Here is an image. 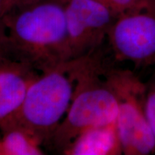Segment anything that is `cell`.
I'll list each match as a JSON object with an SVG mask.
<instances>
[{"label": "cell", "instance_id": "cell-11", "mask_svg": "<svg viewBox=\"0 0 155 155\" xmlns=\"http://www.w3.org/2000/svg\"><path fill=\"white\" fill-rule=\"evenodd\" d=\"M111 11L116 17L133 11L144 2V0H95Z\"/></svg>", "mask_w": 155, "mask_h": 155}, {"label": "cell", "instance_id": "cell-3", "mask_svg": "<svg viewBox=\"0 0 155 155\" xmlns=\"http://www.w3.org/2000/svg\"><path fill=\"white\" fill-rule=\"evenodd\" d=\"M74 88L71 61L40 72L28 88L18 111L7 124L24 129L42 146L48 145L68 110Z\"/></svg>", "mask_w": 155, "mask_h": 155}, {"label": "cell", "instance_id": "cell-5", "mask_svg": "<svg viewBox=\"0 0 155 155\" xmlns=\"http://www.w3.org/2000/svg\"><path fill=\"white\" fill-rule=\"evenodd\" d=\"M107 38L117 61L155 66V0H144L138 8L118 17Z\"/></svg>", "mask_w": 155, "mask_h": 155}, {"label": "cell", "instance_id": "cell-8", "mask_svg": "<svg viewBox=\"0 0 155 155\" xmlns=\"http://www.w3.org/2000/svg\"><path fill=\"white\" fill-rule=\"evenodd\" d=\"M64 155L123 154L116 122L91 128L80 134L64 149Z\"/></svg>", "mask_w": 155, "mask_h": 155}, {"label": "cell", "instance_id": "cell-7", "mask_svg": "<svg viewBox=\"0 0 155 155\" xmlns=\"http://www.w3.org/2000/svg\"><path fill=\"white\" fill-rule=\"evenodd\" d=\"M40 73L28 63L0 55V128L17 113Z\"/></svg>", "mask_w": 155, "mask_h": 155}, {"label": "cell", "instance_id": "cell-4", "mask_svg": "<svg viewBox=\"0 0 155 155\" xmlns=\"http://www.w3.org/2000/svg\"><path fill=\"white\" fill-rule=\"evenodd\" d=\"M105 76L119 103L116 124L123 154H154L155 138L145 110V83L131 71L111 65Z\"/></svg>", "mask_w": 155, "mask_h": 155}, {"label": "cell", "instance_id": "cell-10", "mask_svg": "<svg viewBox=\"0 0 155 155\" xmlns=\"http://www.w3.org/2000/svg\"><path fill=\"white\" fill-rule=\"evenodd\" d=\"M145 110L147 119L155 138V66L154 72L145 83Z\"/></svg>", "mask_w": 155, "mask_h": 155}, {"label": "cell", "instance_id": "cell-2", "mask_svg": "<svg viewBox=\"0 0 155 155\" xmlns=\"http://www.w3.org/2000/svg\"><path fill=\"white\" fill-rule=\"evenodd\" d=\"M71 63L75 77L73 98L48 144L61 153L87 129L115 123L119 112L117 97L105 76L110 65L100 48L71 60Z\"/></svg>", "mask_w": 155, "mask_h": 155}, {"label": "cell", "instance_id": "cell-1", "mask_svg": "<svg viewBox=\"0 0 155 155\" xmlns=\"http://www.w3.org/2000/svg\"><path fill=\"white\" fill-rule=\"evenodd\" d=\"M4 55L43 72L69 61L63 0H38L10 9L5 17Z\"/></svg>", "mask_w": 155, "mask_h": 155}, {"label": "cell", "instance_id": "cell-13", "mask_svg": "<svg viewBox=\"0 0 155 155\" xmlns=\"http://www.w3.org/2000/svg\"><path fill=\"white\" fill-rule=\"evenodd\" d=\"M38 0H7V12L15 7L28 5Z\"/></svg>", "mask_w": 155, "mask_h": 155}, {"label": "cell", "instance_id": "cell-6", "mask_svg": "<svg viewBox=\"0 0 155 155\" xmlns=\"http://www.w3.org/2000/svg\"><path fill=\"white\" fill-rule=\"evenodd\" d=\"M68 36L69 61L101 48L115 15L95 0H63Z\"/></svg>", "mask_w": 155, "mask_h": 155}, {"label": "cell", "instance_id": "cell-9", "mask_svg": "<svg viewBox=\"0 0 155 155\" xmlns=\"http://www.w3.org/2000/svg\"><path fill=\"white\" fill-rule=\"evenodd\" d=\"M2 155H42V144L34 136L13 124L0 128Z\"/></svg>", "mask_w": 155, "mask_h": 155}, {"label": "cell", "instance_id": "cell-12", "mask_svg": "<svg viewBox=\"0 0 155 155\" xmlns=\"http://www.w3.org/2000/svg\"><path fill=\"white\" fill-rule=\"evenodd\" d=\"M7 12V0H0V55H4L6 42L5 17Z\"/></svg>", "mask_w": 155, "mask_h": 155}]
</instances>
